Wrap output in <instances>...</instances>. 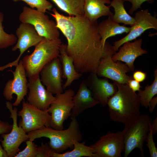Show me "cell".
Returning a JSON list of instances; mask_svg holds the SVG:
<instances>
[{"label": "cell", "instance_id": "6da1fadb", "mask_svg": "<svg viewBox=\"0 0 157 157\" xmlns=\"http://www.w3.org/2000/svg\"><path fill=\"white\" fill-rule=\"evenodd\" d=\"M50 14L67 40L66 51L77 71L82 74L96 72L105 53L97 31V22H90L84 15L65 16L54 8Z\"/></svg>", "mask_w": 157, "mask_h": 157}, {"label": "cell", "instance_id": "7a4b0ae2", "mask_svg": "<svg viewBox=\"0 0 157 157\" xmlns=\"http://www.w3.org/2000/svg\"><path fill=\"white\" fill-rule=\"evenodd\" d=\"M113 81L117 90L107 102L110 117L113 121L125 124L140 115L139 97L127 84Z\"/></svg>", "mask_w": 157, "mask_h": 157}, {"label": "cell", "instance_id": "3957f363", "mask_svg": "<svg viewBox=\"0 0 157 157\" xmlns=\"http://www.w3.org/2000/svg\"><path fill=\"white\" fill-rule=\"evenodd\" d=\"M29 139L34 141L42 137L48 138V144L54 152L60 153L73 146L75 140L81 142L83 139L79 124L76 118L71 119L68 128L65 130H56L44 127L27 133Z\"/></svg>", "mask_w": 157, "mask_h": 157}, {"label": "cell", "instance_id": "277c9868", "mask_svg": "<svg viewBox=\"0 0 157 157\" xmlns=\"http://www.w3.org/2000/svg\"><path fill=\"white\" fill-rule=\"evenodd\" d=\"M62 42L59 38L48 39L43 38L36 46L33 52L24 57L22 60L27 77L39 76L43 67L54 59L59 57Z\"/></svg>", "mask_w": 157, "mask_h": 157}, {"label": "cell", "instance_id": "5b68a950", "mask_svg": "<svg viewBox=\"0 0 157 157\" xmlns=\"http://www.w3.org/2000/svg\"><path fill=\"white\" fill-rule=\"evenodd\" d=\"M151 123V119L148 115H140L124 124L122 131L124 157H127L136 148L140 150L141 156H144L143 144Z\"/></svg>", "mask_w": 157, "mask_h": 157}, {"label": "cell", "instance_id": "8992f818", "mask_svg": "<svg viewBox=\"0 0 157 157\" xmlns=\"http://www.w3.org/2000/svg\"><path fill=\"white\" fill-rule=\"evenodd\" d=\"M104 48L105 53L96 70L97 75L119 83L127 84L128 81L133 78L126 74L130 72L128 67L121 61L115 62L112 60V56L116 51L108 42H106Z\"/></svg>", "mask_w": 157, "mask_h": 157}, {"label": "cell", "instance_id": "52a82bcc", "mask_svg": "<svg viewBox=\"0 0 157 157\" xmlns=\"http://www.w3.org/2000/svg\"><path fill=\"white\" fill-rule=\"evenodd\" d=\"M19 19L22 23L32 25L38 33L44 38L51 40L59 38V30L56 22L44 13L24 6Z\"/></svg>", "mask_w": 157, "mask_h": 157}, {"label": "cell", "instance_id": "ba28073f", "mask_svg": "<svg viewBox=\"0 0 157 157\" xmlns=\"http://www.w3.org/2000/svg\"><path fill=\"white\" fill-rule=\"evenodd\" d=\"M75 94L71 89L56 95V99L47 109L51 115L50 127L56 130L63 129L64 122L70 116L73 107V97Z\"/></svg>", "mask_w": 157, "mask_h": 157}, {"label": "cell", "instance_id": "9c48e42d", "mask_svg": "<svg viewBox=\"0 0 157 157\" xmlns=\"http://www.w3.org/2000/svg\"><path fill=\"white\" fill-rule=\"evenodd\" d=\"M18 115L21 117L18 125L26 133L44 127H50L51 116L47 110H40L24 100L22 109Z\"/></svg>", "mask_w": 157, "mask_h": 157}, {"label": "cell", "instance_id": "30bf717a", "mask_svg": "<svg viewBox=\"0 0 157 157\" xmlns=\"http://www.w3.org/2000/svg\"><path fill=\"white\" fill-rule=\"evenodd\" d=\"M6 106L10 112V117L12 119L13 124L9 133L1 135V142L8 157H13L18 151L20 145L29 139L26 133L17 124V108L15 107L13 108V104L9 101L6 102Z\"/></svg>", "mask_w": 157, "mask_h": 157}, {"label": "cell", "instance_id": "8fae6325", "mask_svg": "<svg viewBox=\"0 0 157 157\" xmlns=\"http://www.w3.org/2000/svg\"><path fill=\"white\" fill-rule=\"evenodd\" d=\"M16 34L17 40L12 50L15 51L19 49L20 52L19 56L13 62L0 67L1 71L7 68L16 67L23 53L29 48L36 46L43 38L38 33L32 25L28 23H21L16 29Z\"/></svg>", "mask_w": 157, "mask_h": 157}, {"label": "cell", "instance_id": "7c38bea8", "mask_svg": "<svg viewBox=\"0 0 157 157\" xmlns=\"http://www.w3.org/2000/svg\"><path fill=\"white\" fill-rule=\"evenodd\" d=\"M90 146L96 157H121L124 150L123 131H109Z\"/></svg>", "mask_w": 157, "mask_h": 157}, {"label": "cell", "instance_id": "4fadbf2b", "mask_svg": "<svg viewBox=\"0 0 157 157\" xmlns=\"http://www.w3.org/2000/svg\"><path fill=\"white\" fill-rule=\"evenodd\" d=\"M13 78L8 80L4 87L3 95L8 101L13 98V95L17 96L16 100L13 104L14 107L18 106L27 96L28 90V82L25 69L22 60H20L14 71H11Z\"/></svg>", "mask_w": 157, "mask_h": 157}, {"label": "cell", "instance_id": "5bb4252c", "mask_svg": "<svg viewBox=\"0 0 157 157\" xmlns=\"http://www.w3.org/2000/svg\"><path fill=\"white\" fill-rule=\"evenodd\" d=\"M156 15H152L148 9L141 10L136 12L134 17L135 22L130 27L127 35L114 42L113 48L116 51L124 43L135 39L146 30L153 28L157 30Z\"/></svg>", "mask_w": 157, "mask_h": 157}, {"label": "cell", "instance_id": "9a60e30c", "mask_svg": "<svg viewBox=\"0 0 157 157\" xmlns=\"http://www.w3.org/2000/svg\"><path fill=\"white\" fill-rule=\"evenodd\" d=\"M39 75L42 84L52 94L56 95L63 92L62 66L59 57L45 65L41 70Z\"/></svg>", "mask_w": 157, "mask_h": 157}, {"label": "cell", "instance_id": "2e32d148", "mask_svg": "<svg viewBox=\"0 0 157 157\" xmlns=\"http://www.w3.org/2000/svg\"><path fill=\"white\" fill-rule=\"evenodd\" d=\"M28 88L27 102L40 110H47L56 99L55 96L45 88L40 81V75L29 78Z\"/></svg>", "mask_w": 157, "mask_h": 157}, {"label": "cell", "instance_id": "e0dca14e", "mask_svg": "<svg viewBox=\"0 0 157 157\" xmlns=\"http://www.w3.org/2000/svg\"><path fill=\"white\" fill-rule=\"evenodd\" d=\"M96 72L89 73L86 79L88 86L94 98L103 106L107 105L108 99L116 92V86L106 78H98Z\"/></svg>", "mask_w": 157, "mask_h": 157}, {"label": "cell", "instance_id": "ac0fdd59", "mask_svg": "<svg viewBox=\"0 0 157 157\" xmlns=\"http://www.w3.org/2000/svg\"><path fill=\"white\" fill-rule=\"evenodd\" d=\"M142 38L133 42L129 41L124 43L119 51L112 56V60L115 62L119 61L125 63L130 72L134 71L135 68L134 63L136 59L148 52L142 48Z\"/></svg>", "mask_w": 157, "mask_h": 157}, {"label": "cell", "instance_id": "d6986e66", "mask_svg": "<svg viewBox=\"0 0 157 157\" xmlns=\"http://www.w3.org/2000/svg\"><path fill=\"white\" fill-rule=\"evenodd\" d=\"M73 107L70 116L71 119L76 118L86 109L99 104L93 97L86 79L81 83L77 93L73 97Z\"/></svg>", "mask_w": 157, "mask_h": 157}, {"label": "cell", "instance_id": "ffe728a7", "mask_svg": "<svg viewBox=\"0 0 157 157\" xmlns=\"http://www.w3.org/2000/svg\"><path fill=\"white\" fill-rule=\"evenodd\" d=\"M84 15L90 22L97 23L103 16H112L113 13L110 10V0H84Z\"/></svg>", "mask_w": 157, "mask_h": 157}, {"label": "cell", "instance_id": "44dd1931", "mask_svg": "<svg viewBox=\"0 0 157 157\" xmlns=\"http://www.w3.org/2000/svg\"><path fill=\"white\" fill-rule=\"evenodd\" d=\"M59 58L61 65L63 77L66 79L63 85L65 90L74 81L79 79L83 74L76 70L72 59L67 53L66 44H62L60 45Z\"/></svg>", "mask_w": 157, "mask_h": 157}, {"label": "cell", "instance_id": "7402d4cb", "mask_svg": "<svg viewBox=\"0 0 157 157\" xmlns=\"http://www.w3.org/2000/svg\"><path fill=\"white\" fill-rule=\"evenodd\" d=\"M112 16H108L107 19L97 25L98 32L100 37L101 43L104 48L108 38L124 33H128L130 29V27L120 25L119 23L114 21L113 19Z\"/></svg>", "mask_w": 157, "mask_h": 157}, {"label": "cell", "instance_id": "603a6c76", "mask_svg": "<svg viewBox=\"0 0 157 157\" xmlns=\"http://www.w3.org/2000/svg\"><path fill=\"white\" fill-rule=\"evenodd\" d=\"M57 7L69 16L84 15V0H51Z\"/></svg>", "mask_w": 157, "mask_h": 157}, {"label": "cell", "instance_id": "cb8c5ba5", "mask_svg": "<svg viewBox=\"0 0 157 157\" xmlns=\"http://www.w3.org/2000/svg\"><path fill=\"white\" fill-rule=\"evenodd\" d=\"M73 147V149L70 151L60 153L53 152L51 154V157H96L94 150L90 146L75 140Z\"/></svg>", "mask_w": 157, "mask_h": 157}, {"label": "cell", "instance_id": "d4e9b609", "mask_svg": "<svg viewBox=\"0 0 157 157\" xmlns=\"http://www.w3.org/2000/svg\"><path fill=\"white\" fill-rule=\"evenodd\" d=\"M123 0H113L110 6L114 8L115 13L112 16L113 19L118 23L131 26L135 23L134 17L131 16L126 12Z\"/></svg>", "mask_w": 157, "mask_h": 157}, {"label": "cell", "instance_id": "484cf974", "mask_svg": "<svg viewBox=\"0 0 157 157\" xmlns=\"http://www.w3.org/2000/svg\"><path fill=\"white\" fill-rule=\"evenodd\" d=\"M154 81L150 85H147L144 90H140L138 94L140 105L147 108L149 102L154 96L157 94V69L154 72Z\"/></svg>", "mask_w": 157, "mask_h": 157}, {"label": "cell", "instance_id": "4316f807", "mask_svg": "<svg viewBox=\"0 0 157 157\" xmlns=\"http://www.w3.org/2000/svg\"><path fill=\"white\" fill-rule=\"evenodd\" d=\"M3 18V13L0 12V50L14 45L17 40L14 34L7 33L4 31L2 25Z\"/></svg>", "mask_w": 157, "mask_h": 157}, {"label": "cell", "instance_id": "83f0119b", "mask_svg": "<svg viewBox=\"0 0 157 157\" xmlns=\"http://www.w3.org/2000/svg\"><path fill=\"white\" fill-rule=\"evenodd\" d=\"M14 2L22 1L25 2L32 9L36 8L37 10L45 13L47 10H51L52 4L47 0H13Z\"/></svg>", "mask_w": 157, "mask_h": 157}, {"label": "cell", "instance_id": "f1b7e54d", "mask_svg": "<svg viewBox=\"0 0 157 157\" xmlns=\"http://www.w3.org/2000/svg\"><path fill=\"white\" fill-rule=\"evenodd\" d=\"M33 142L29 140H26L25 148L17 153L14 157H36L38 146Z\"/></svg>", "mask_w": 157, "mask_h": 157}, {"label": "cell", "instance_id": "f546056e", "mask_svg": "<svg viewBox=\"0 0 157 157\" xmlns=\"http://www.w3.org/2000/svg\"><path fill=\"white\" fill-rule=\"evenodd\" d=\"M153 135V129L151 123L149 130L147 134L145 142H147V146L149 150L150 156L157 157V148L154 141Z\"/></svg>", "mask_w": 157, "mask_h": 157}, {"label": "cell", "instance_id": "4dcf8cb0", "mask_svg": "<svg viewBox=\"0 0 157 157\" xmlns=\"http://www.w3.org/2000/svg\"><path fill=\"white\" fill-rule=\"evenodd\" d=\"M53 152L48 144H44L42 142L38 147L36 157H51V154Z\"/></svg>", "mask_w": 157, "mask_h": 157}, {"label": "cell", "instance_id": "1f68e13d", "mask_svg": "<svg viewBox=\"0 0 157 157\" xmlns=\"http://www.w3.org/2000/svg\"><path fill=\"white\" fill-rule=\"evenodd\" d=\"M124 2L127 1L130 2L132 4L131 7L129 10V13L132 15L138 8H141L142 4L145 1L149 3L153 2L154 0H123Z\"/></svg>", "mask_w": 157, "mask_h": 157}, {"label": "cell", "instance_id": "d6a6232c", "mask_svg": "<svg viewBox=\"0 0 157 157\" xmlns=\"http://www.w3.org/2000/svg\"><path fill=\"white\" fill-rule=\"evenodd\" d=\"M12 127V124L6 121L0 120V135L9 133Z\"/></svg>", "mask_w": 157, "mask_h": 157}, {"label": "cell", "instance_id": "836d02e7", "mask_svg": "<svg viewBox=\"0 0 157 157\" xmlns=\"http://www.w3.org/2000/svg\"><path fill=\"white\" fill-rule=\"evenodd\" d=\"M147 74L140 70L135 71L133 75V78L139 82H143L146 78Z\"/></svg>", "mask_w": 157, "mask_h": 157}, {"label": "cell", "instance_id": "e575fe53", "mask_svg": "<svg viewBox=\"0 0 157 157\" xmlns=\"http://www.w3.org/2000/svg\"><path fill=\"white\" fill-rule=\"evenodd\" d=\"M127 85L129 88L133 92L139 91L141 86L140 82L133 78L131 79L128 81Z\"/></svg>", "mask_w": 157, "mask_h": 157}, {"label": "cell", "instance_id": "d590c367", "mask_svg": "<svg viewBox=\"0 0 157 157\" xmlns=\"http://www.w3.org/2000/svg\"><path fill=\"white\" fill-rule=\"evenodd\" d=\"M157 103V97H153L150 101L148 107L150 113L153 112Z\"/></svg>", "mask_w": 157, "mask_h": 157}, {"label": "cell", "instance_id": "8d00e7d4", "mask_svg": "<svg viewBox=\"0 0 157 157\" xmlns=\"http://www.w3.org/2000/svg\"><path fill=\"white\" fill-rule=\"evenodd\" d=\"M151 125L153 129V134H156L157 132V118L154 119L151 123Z\"/></svg>", "mask_w": 157, "mask_h": 157}, {"label": "cell", "instance_id": "74e56055", "mask_svg": "<svg viewBox=\"0 0 157 157\" xmlns=\"http://www.w3.org/2000/svg\"><path fill=\"white\" fill-rule=\"evenodd\" d=\"M1 139V138L0 137V157H8L7 152L1 145L0 144Z\"/></svg>", "mask_w": 157, "mask_h": 157}]
</instances>
